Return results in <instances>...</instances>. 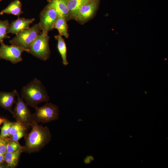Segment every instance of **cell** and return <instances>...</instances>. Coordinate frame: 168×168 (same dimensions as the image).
Returning <instances> with one entry per match:
<instances>
[{"instance_id":"cell-1","label":"cell","mask_w":168,"mask_h":168,"mask_svg":"<svg viewBox=\"0 0 168 168\" xmlns=\"http://www.w3.org/2000/svg\"><path fill=\"white\" fill-rule=\"evenodd\" d=\"M32 129L25 136L23 152L30 154L38 152L51 140L52 135L47 126L39 125L36 122L31 126Z\"/></svg>"},{"instance_id":"cell-2","label":"cell","mask_w":168,"mask_h":168,"mask_svg":"<svg viewBox=\"0 0 168 168\" xmlns=\"http://www.w3.org/2000/svg\"><path fill=\"white\" fill-rule=\"evenodd\" d=\"M21 95L28 106L34 108L41 103L47 102L49 99L45 87L36 78L22 88Z\"/></svg>"},{"instance_id":"cell-3","label":"cell","mask_w":168,"mask_h":168,"mask_svg":"<svg viewBox=\"0 0 168 168\" xmlns=\"http://www.w3.org/2000/svg\"><path fill=\"white\" fill-rule=\"evenodd\" d=\"M41 30L39 24L24 30L16 35L9 42L11 44L20 46L28 52L31 45L40 34Z\"/></svg>"},{"instance_id":"cell-4","label":"cell","mask_w":168,"mask_h":168,"mask_svg":"<svg viewBox=\"0 0 168 168\" xmlns=\"http://www.w3.org/2000/svg\"><path fill=\"white\" fill-rule=\"evenodd\" d=\"M15 104L13 110V117L16 121L20 123L27 130L33 124L36 122L33 114L19 94L17 96Z\"/></svg>"},{"instance_id":"cell-5","label":"cell","mask_w":168,"mask_h":168,"mask_svg":"<svg viewBox=\"0 0 168 168\" xmlns=\"http://www.w3.org/2000/svg\"><path fill=\"white\" fill-rule=\"evenodd\" d=\"M49 38L48 34L41 32L35 39L27 53L40 60L46 61L50 55Z\"/></svg>"},{"instance_id":"cell-6","label":"cell","mask_w":168,"mask_h":168,"mask_svg":"<svg viewBox=\"0 0 168 168\" xmlns=\"http://www.w3.org/2000/svg\"><path fill=\"white\" fill-rule=\"evenodd\" d=\"M35 112L33 114L35 121L38 123H46L57 120L59 115L58 107L50 103L35 108Z\"/></svg>"},{"instance_id":"cell-7","label":"cell","mask_w":168,"mask_h":168,"mask_svg":"<svg viewBox=\"0 0 168 168\" xmlns=\"http://www.w3.org/2000/svg\"><path fill=\"white\" fill-rule=\"evenodd\" d=\"M58 16L54 8L49 3L41 12L38 23L42 32L48 34L54 29V23Z\"/></svg>"},{"instance_id":"cell-8","label":"cell","mask_w":168,"mask_h":168,"mask_svg":"<svg viewBox=\"0 0 168 168\" xmlns=\"http://www.w3.org/2000/svg\"><path fill=\"white\" fill-rule=\"evenodd\" d=\"M0 59H4L12 63H17L23 60L22 54L25 50L21 47L14 45H7L3 42L0 43Z\"/></svg>"},{"instance_id":"cell-9","label":"cell","mask_w":168,"mask_h":168,"mask_svg":"<svg viewBox=\"0 0 168 168\" xmlns=\"http://www.w3.org/2000/svg\"><path fill=\"white\" fill-rule=\"evenodd\" d=\"M98 2V0H89L84 4L78 10L75 20L83 25L91 19L96 13Z\"/></svg>"},{"instance_id":"cell-10","label":"cell","mask_w":168,"mask_h":168,"mask_svg":"<svg viewBox=\"0 0 168 168\" xmlns=\"http://www.w3.org/2000/svg\"><path fill=\"white\" fill-rule=\"evenodd\" d=\"M18 93L16 90L10 92L0 91V107L13 114L12 107L15 104L16 97Z\"/></svg>"},{"instance_id":"cell-11","label":"cell","mask_w":168,"mask_h":168,"mask_svg":"<svg viewBox=\"0 0 168 168\" xmlns=\"http://www.w3.org/2000/svg\"><path fill=\"white\" fill-rule=\"evenodd\" d=\"M35 20L34 18L26 19L19 17L17 19L13 21L10 24L7 33H11L16 35L29 28L30 25Z\"/></svg>"},{"instance_id":"cell-12","label":"cell","mask_w":168,"mask_h":168,"mask_svg":"<svg viewBox=\"0 0 168 168\" xmlns=\"http://www.w3.org/2000/svg\"><path fill=\"white\" fill-rule=\"evenodd\" d=\"M49 3L54 8L58 16L64 18L67 21L69 11L66 0H54Z\"/></svg>"},{"instance_id":"cell-13","label":"cell","mask_w":168,"mask_h":168,"mask_svg":"<svg viewBox=\"0 0 168 168\" xmlns=\"http://www.w3.org/2000/svg\"><path fill=\"white\" fill-rule=\"evenodd\" d=\"M23 152V146L14 152H6L4 154L5 160L8 168H14L17 166L20 156Z\"/></svg>"},{"instance_id":"cell-14","label":"cell","mask_w":168,"mask_h":168,"mask_svg":"<svg viewBox=\"0 0 168 168\" xmlns=\"http://www.w3.org/2000/svg\"><path fill=\"white\" fill-rule=\"evenodd\" d=\"M89 0H66L69 11L67 21L75 20L77 13L80 7Z\"/></svg>"},{"instance_id":"cell-15","label":"cell","mask_w":168,"mask_h":168,"mask_svg":"<svg viewBox=\"0 0 168 168\" xmlns=\"http://www.w3.org/2000/svg\"><path fill=\"white\" fill-rule=\"evenodd\" d=\"M22 3L19 0H15L11 2L4 9L0 12V15L5 14L16 16L18 17L23 13L22 10Z\"/></svg>"},{"instance_id":"cell-16","label":"cell","mask_w":168,"mask_h":168,"mask_svg":"<svg viewBox=\"0 0 168 168\" xmlns=\"http://www.w3.org/2000/svg\"><path fill=\"white\" fill-rule=\"evenodd\" d=\"M57 41V49L62 60V63L64 66L68 65V63L67 59V48L64 40L62 36L59 34L54 36Z\"/></svg>"},{"instance_id":"cell-17","label":"cell","mask_w":168,"mask_h":168,"mask_svg":"<svg viewBox=\"0 0 168 168\" xmlns=\"http://www.w3.org/2000/svg\"><path fill=\"white\" fill-rule=\"evenodd\" d=\"M67 21L64 17L58 16L56 19L54 26V29L58 30L59 34L64 36L66 38H68L69 34L68 33V26Z\"/></svg>"},{"instance_id":"cell-18","label":"cell","mask_w":168,"mask_h":168,"mask_svg":"<svg viewBox=\"0 0 168 168\" xmlns=\"http://www.w3.org/2000/svg\"><path fill=\"white\" fill-rule=\"evenodd\" d=\"M10 25L8 20H0V43L3 42L4 39L10 38L7 35Z\"/></svg>"},{"instance_id":"cell-19","label":"cell","mask_w":168,"mask_h":168,"mask_svg":"<svg viewBox=\"0 0 168 168\" xmlns=\"http://www.w3.org/2000/svg\"><path fill=\"white\" fill-rule=\"evenodd\" d=\"M13 122H11L7 120L3 123V125L1 128L0 138H4L10 137V132Z\"/></svg>"},{"instance_id":"cell-20","label":"cell","mask_w":168,"mask_h":168,"mask_svg":"<svg viewBox=\"0 0 168 168\" xmlns=\"http://www.w3.org/2000/svg\"><path fill=\"white\" fill-rule=\"evenodd\" d=\"M21 146L18 141L12 140L10 137L7 145V151L9 152H13L21 148Z\"/></svg>"},{"instance_id":"cell-21","label":"cell","mask_w":168,"mask_h":168,"mask_svg":"<svg viewBox=\"0 0 168 168\" xmlns=\"http://www.w3.org/2000/svg\"><path fill=\"white\" fill-rule=\"evenodd\" d=\"M22 130L27 131L20 123L16 121L13 122L10 132V136L16 132Z\"/></svg>"},{"instance_id":"cell-22","label":"cell","mask_w":168,"mask_h":168,"mask_svg":"<svg viewBox=\"0 0 168 168\" xmlns=\"http://www.w3.org/2000/svg\"><path fill=\"white\" fill-rule=\"evenodd\" d=\"M10 137L4 138H0V154L4 155L7 152V145Z\"/></svg>"},{"instance_id":"cell-23","label":"cell","mask_w":168,"mask_h":168,"mask_svg":"<svg viewBox=\"0 0 168 168\" xmlns=\"http://www.w3.org/2000/svg\"><path fill=\"white\" fill-rule=\"evenodd\" d=\"M26 131L25 130L20 131L10 136L11 139L14 141H18L23 137H25L27 134Z\"/></svg>"},{"instance_id":"cell-24","label":"cell","mask_w":168,"mask_h":168,"mask_svg":"<svg viewBox=\"0 0 168 168\" xmlns=\"http://www.w3.org/2000/svg\"><path fill=\"white\" fill-rule=\"evenodd\" d=\"M5 161L4 155L0 154V164Z\"/></svg>"},{"instance_id":"cell-25","label":"cell","mask_w":168,"mask_h":168,"mask_svg":"<svg viewBox=\"0 0 168 168\" xmlns=\"http://www.w3.org/2000/svg\"><path fill=\"white\" fill-rule=\"evenodd\" d=\"M7 120L4 118L0 117V125Z\"/></svg>"},{"instance_id":"cell-26","label":"cell","mask_w":168,"mask_h":168,"mask_svg":"<svg viewBox=\"0 0 168 168\" xmlns=\"http://www.w3.org/2000/svg\"><path fill=\"white\" fill-rule=\"evenodd\" d=\"M2 163L0 164V168H8L7 166H4L2 164Z\"/></svg>"},{"instance_id":"cell-27","label":"cell","mask_w":168,"mask_h":168,"mask_svg":"<svg viewBox=\"0 0 168 168\" xmlns=\"http://www.w3.org/2000/svg\"><path fill=\"white\" fill-rule=\"evenodd\" d=\"M53 0H47L49 2Z\"/></svg>"},{"instance_id":"cell-28","label":"cell","mask_w":168,"mask_h":168,"mask_svg":"<svg viewBox=\"0 0 168 168\" xmlns=\"http://www.w3.org/2000/svg\"><path fill=\"white\" fill-rule=\"evenodd\" d=\"M2 0H0V1H2Z\"/></svg>"}]
</instances>
